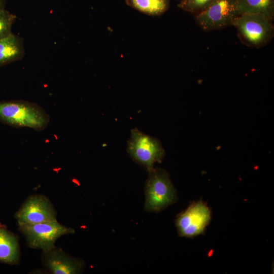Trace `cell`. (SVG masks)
<instances>
[{
    "mask_svg": "<svg viewBox=\"0 0 274 274\" xmlns=\"http://www.w3.org/2000/svg\"><path fill=\"white\" fill-rule=\"evenodd\" d=\"M0 120L16 127H28L37 131L45 129L50 117L40 106L23 100L0 101Z\"/></svg>",
    "mask_w": 274,
    "mask_h": 274,
    "instance_id": "1",
    "label": "cell"
},
{
    "mask_svg": "<svg viewBox=\"0 0 274 274\" xmlns=\"http://www.w3.org/2000/svg\"><path fill=\"white\" fill-rule=\"evenodd\" d=\"M272 22L261 14H244L239 15L233 26L243 44L260 48L267 45L273 37Z\"/></svg>",
    "mask_w": 274,
    "mask_h": 274,
    "instance_id": "2",
    "label": "cell"
},
{
    "mask_svg": "<svg viewBox=\"0 0 274 274\" xmlns=\"http://www.w3.org/2000/svg\"><path fill=\"white\" fill-rule=\"evenodd\" d=\"M145 194V209L150 212H160L177 199L168 174L159 168H153L149 171Z\"/></svg>",
    "mask_w": 274,
    "mask_h": 274,
    "instance_id": "3",
    "label": "cell"
},
{
    "mask_svg": "<svg viewBox=\"0 0 274 274\" xmlns=\"http://www.w3.org/2000/svg\"><path fill=\"white\" fill-rule=\"evenodd\" d=\"M238 0H214L203 12L195 15L196 24L209 32L233 26L239 16Z\"/></svg>",
    "mask_w": 274,
    "mask_h": 274,
    "instance_id": "4",
    "label": "cell"
},
{
    "mask_svg": "<svg viewBox=\"0 0 274 274\" xmlns=\"http://www.w3.org/2000/svg\"><path fill=\"white\" fill-rule=\"evenodd\" d=\"M18 229L24 236L29 247L42 251L54 247L56 240L60 237L75 232L74 229L60 224L57 220L18 225Z\"/></svg>",
    "mask_w": 274,
    "mask_h": 274,
    "instance_id": "5",
    "label": "cell"
},
{
    "mask_svg": "<svg viewBox=\"0 0 274 274\" xmlns=\"http://www.w3.org/2000/svg\"><path fill=\"white\" fill-rule=\"evenodd\" d=\"M127 150L132 159L145 166L148 172L154 168L155 163L160 162L165 155L159 140L138 128L131 130Z\"/></svg>",
    "mask_w": 274,
    "mask_h": 274,
    "instance_id": "6",
    "label": "cell"
},
{
    "mask_svg": "<svg viewBox=\"0 0 274 274\" xmlns=\"http://www.w3.org/2000/svg\"><path fill=\"white\" fill-rule=\"evenodd\" d=\"M57 212L50 199L42 194L29 196L14 214L18 225L56 221Z\"/></svg>",
    "mask_w": 274,
    "mask_h": 274,
    "instance_id": "7",
    "label": "cell"
},
{
    "mask_svg": "<svg viewBox=\"0 0 274 274\" xmlns=\"http://www.w3.org/2000/svg\"><path fill=\"white\" fill-rule=\"evenodd\" d=\"M211 211L202 201L191 203L180 214L176 225L180 236L192 237L202 233L211 220Z\"/></svg>",
    "mask_w": 274,
    "mask_h": 274,
    "instance_id": "8",
    "label": "cell"
},
{
    "mask_svg": "<svg viewBox=\"0 0 274 274\" xmlns=\"http://www.w3.org/2000/svg\"><path fill=\"white\" fill-rule=\"evenodd\" d=\"M42 260L45 269L52 274L79 273L84 267L82 260L71 256L55 246L43 251Z\"/></svg>",
    "mask_w": 274,
    "mask_h": 274,
    "instance_id": "9",
    "label": "cell"
},
{
    "mask_svg": "<svg viewBox=\"0 0 274 274\" xmlns=\"http://www.w3.org/2000/svg\"><path fill=\"white\" fill-rule=\"evenodd\" d=\"M20 251L18 237L0 223V261L9 264H18Z\"/></svg>",
    "mask_w": 274,
    "mask_h": 274,
    "instance_id": "10",
    "label": "cell"
},
{
    "mask_svg": "<svg viewBox=\"0 0 274 274\" xmlns=\"http://www.w3.org/2000/svg\"><path fill=\"white\" fill-rule=\"evenodd\" d=\"M24 54L22 39L13 33L0 40V65L18 60Z\"/></svg>",
    "mask_w": 274,
    "mask_h": 274,
    "instance_id": "11",
    "label": "cell"
},
{
    "mask_svg": "<svg viewBox=\"0 0 274 274\" xmlns=\"http://www.w3.org/2000/svg\"><path fill=\"white\" fill-rule=\"evenodd\" d=\"M240 14H259L274 19V0H238Z\"/></svg>",
    "mask_w": 274,
    "mask_h": 274,
    "instance_id": "12",
    "label": "cell"
},
{
    "mask_svg": "<svg viewBox=\"0 0 274 274\" xmlns=\"http://www.w3.org/2000/svg\"><path fill=\"white\" fill-rule=\"evenodd\" d=\"M134 9L151 16H160L169 8V0H125Z\"/></svg>",
    "mask_w": 274,
    "mask_h": 274,
    "instance_id": "13",
    "label": "cell"
},
{
    "mask_svg": "<svg viewBox=\"0 0 274 274\" xmlns=\"http://www.w3.org/2000/svg\"><path fill=\"white\" fill-rule=\"evenodd\" d=\"M214 0H181L178 6L182 10L194 14L205 11Z\"/></svg>",
    "mask_w": 274,
    "mask_h": 274,
    "instance_id": "14",
    "label": "cell"
},
{
    "mask_svg": "<svg viewBox=\"0 0 274 274\" xmlns=\"http://www.w3.org/2000/svg\"><path fill=\"white\" fill-rule=\"evenodd\" d=\"M16 18L15 15L5 9H0V40L12 33V27Z\"/></svg>",
    "mask_w": 274,
    "mask_h": 274,
    "instance_id": "15",
    "label": "cell"
},
{
    "mask_svg": "<svg viewBox=\"0 0 274 274\" xmlns=\"http://www.w3.org/2000/svg\"><path fill=\"white\" fill-rule=\"evenodd\" d=\"M6 0H0V9H5Z\"/></svg>",
    "mask_w": 274,
    "mask_h": 274,
    "instance_id": "16",
    "label": "cell"
}]
</instances>
